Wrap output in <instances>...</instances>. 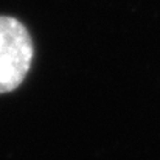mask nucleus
<instances>
[{"mask_svg":"<svg viewBox=\"0 0 160 160\" xmlns=\"http://www.w3.org/2000/svg\"><path fill=\"white\" fill-rule=\"evenodd\" d=\"M33 41L14 17L0 16V93L17 89L33 62Z\"/></svg>","mask_w":160,"mask_h":160,"instance_id":"1","label":"nucleus"}]
</instances>
